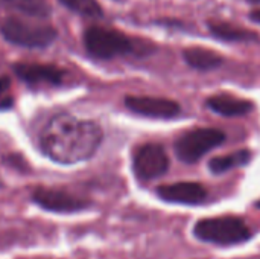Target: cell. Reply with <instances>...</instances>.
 Instances as JSON below:
<instances>
[{
    "instance_id": "9a60e30c",
    "label": "cell",
    "mask_w": 260,
    "mask_h": 259,
    "mask_svg": "<svg viewBox=\"0 0 260 259\" xmlns=\"http://www.w3.org/2000/svg\"><path fill=\"white\" fill-rule=\"evenodd\" d=\"M251 159V154L250 151L247 150H241V151H236V153H232L229 156H221V157H215L210 160L209 163V169L213 172V174H222L232 168H236V166H244L250 162Z\"/></svg>"
},
{
    "instance_id": "4fadbf2b",
    "label": "cell",
    "mask_w": 260,
    "mask_h": 259,
    "mask_svg": "<svg viewBox=\"0 0 260 259\" xmlns=\"http://www.w3.org/2000/svg\"><path fill=\"white\" fill-rule=\"evenodd\" d=\"M183 58L190 67L198 70H213L224 63L218 52L204 47H187L183 50Z\"/></svg>"
},
{
    "instance_id": "277c9868",
    "label": "cell",
    "mask_w": 260,
    "mask_h": 259,
    "mask_svg": "<svg viewBox=\"0 0 260 259\" xmlns=\"http://www.w3.org/2000/svg\"><path fill=\"white\" fill-rule=\"evenodd\" d=\"M3 38L15 46L23 47H46L56 40V29L49 24L29 23L20 18H5L0 23Z\"/></svg>"
},
{
    "instance_id": "7c38bea8",
    "label": "cell",
    "mask_w": 260,
    "mask_h": 259,
    "mask_svg": "<svg viewBox=\"0 0 260 259\" xmlns=\"http://www.w3.org/2000/svg\"><path fill=\"white\" fill-rule=\"evenodd\" d=\"M207 27L210 34L219 40L224 41H251V40H259V35L250 29L236 26L233 23L227 21H216V20H209Z\"/></svg>"
},
{
    "instance_id": "8992f818",
    "label": "cell",
    "mask_w": 260,
    "mask_h": 259,
    "mask_svg": "<svg viewBox=\"0 0 260 259\" xmlns=\"http://www.w3.org/2000/svg\"><path fill=\"white\" fill-rule=\"evenodd\" d=\"M169 168V157L158 143L142 145L133 160V169L140 180H152L163 176Z\"/></svg>"
},
{
    "instance_id": "3957f363",
    "label": "cell",
    "mask_w": 260,
    "mask_h": 259,
    "mask_svg": "<svg viewBox=\"0 0 260 259\" xmlns=\"http://www.w3.org/2000/svg\"><path fill=\"white\" fill-rule=\"evenodd\" d=\"M84 44L90 55L101 60L133 53L137 47L136 41L117 29L90 26L84 32Z\"/></svg>"
},
{
    "instance_id": "52a82bcc",
    "label": "cell",
    "mask_w": 260,
    "mask_h": 259,
    "mask_svg": "<svg viewBox=\"0 0 260 259\" xmlns=\"http://www.w3.org/2000/svg\"><path fill=\"white\" fill-rule=\"evenodd\" d=\"M34 202L46 211L50 212H61V214H72L79 212L88 206L85 200H81L69 192L61 189H49V188H38L34 192Z\"/></svg>"
},
{
    "instance_id": "8fae6325",
    "label": "cell",
    "mask_w": 260,
    "mask_h": 259,
    "mask_svg": "<svg viewBox=\"0 0 260 259\" xmlns=\"http://www.w3.org/2000/svg\"><path fill=\"white\" fill-rule=\"evenodd\" d=\"M207 107L218 114L233 118V116H244L250 113L254 105L250 101L239 99L230 95H215L207 99Z\"/></svg>"
},
{
    "instance_id": "d6986e66",
    "label": "cell",
    "mask_w": 260,
    "mask_h": 259,
    "mask_svg": "<svg viewBox=\"0 0 260 259\" xmlns=\"http://www.w3.org/2000/svg\"><path fill=\"white\" fill-rule=\"evenodd\" d=\"M247 2H250V3H254V5H260V0H247Z\"/></svg>"
},
{
    "instance_id": "ac0fdd59",
    "label": "cell",
    "mask_w": 260,
    "mask_h": 259,
    "mask_svg": "<svg viewBox=\"0 0 260 259\" xmlns=\"http://www.w3.org/2000/svg\"><path fill=\"white\" fill-rule=\"evenodd\" d=\"M250 18H251L253 21H256V23H259L260 24V9H254V11H251Z\"/></svg>"
},
{
    "instance_id": "5bb4252c",
    "label": "cell",
    "mask_w": 260,
    "mask_h": 259,
    "mask_svg": "<svg viewBox=\"0 0 260 259\" xmlns=\"http://www.w3.org/2000/svg\"><path fill=\"white\" fill-rule=\"evenodd\" d=\"M0 6L37 18H46L52 12L46 0H0Z\"/></svg>"
},
{
    "instance_id": "7a4b0ae2",
    "label": "cell",
    "mask_w": 260,
    "mask_h": 259,
    "mask_svg": "<svg viewBox=\"0 0 260 259\" xmlns=\"http://www.w3.org/2000/svg\"><path fill=\"white\" fill-rule=\"evenodd\" d=\"M193 234L198 240L218 246L241 244L251 237L250 227L236 217H215L201 220L195 224Z\"/></svg>"
},
{
    "instance_id": "6da1fadb",
    "label": "cell",
    "mask_w": 260,
    "mask_h": 259,
    "mask_svg": "<svg viewBox=\"0 0 260 259\" xmlns=\"http://www.w3.org/2000/svg\"><path fill=\"white\" fill-rule=\"evenodd\" d=\"M102 137V130L96 122L61 113L46 124L40 142L46 156L53 162L70 165L90 159L98 151Z\"/></svg>"
},
{
    "instance_id": "ffe728a7",
    "label": "cell",
    "mask_w": 260,
    "mask_h": 259,
    "mask_svg": "<svg viewBox=\"0 0 260 259\" xmlns=\"http://www.w3.org/2000/svg\"><path fill=\"white\" fill-rule=\"evenodd\" d=\"M256 206H257V208L260 209V202H257V203H256Z\"/></svg>"
},
{
    "instance_id": "ba28073f",
    "label": "cell",
    "mask_w": 260,
    "mask_h": 259,
    "mask_svg": "<svg viewBox=\"0 0 260 259\" xmlns=\"http://www.w3.org/2000/svg\"><path fill=\"white\" fill-rule=\"evenodd\" d=\"M125 105L137 114L146 118H157V119H169L180 113V104L166 98L126 96Z\"/></svg>"
},
{
    "instance_id": "30bf717a",
    "label": "cell",
    "mask_w": 260,
    "mask_h": 259,
    "mask_svg": "<svg viewBox=\"0 0 260 259\" xmlns=\"http://www.w3.org/2000/svg\"><path fill=\"white\" fill-rule=\"evenodd\" d=\"M157 194L161 200L180 205H198L207 197V191L203 185L193 182H180L157 188Z\"/></svg>"
},
{
    "instance_id": "5b68a950",
    "label": "cell",
    "mask_w": 260,
    "mask_h": 259,
    "mask_svg": "<svg viewBox=\"0 0 260 259\" xmlns=\"http://www.w3.org/2000/svg\"><path fill=\"white\" fill-rule=\"evenodd\" d=\"M225 140V134L216 128H197L183 134L175 142V154L184 163H195Z\"/></svg>"
},
{
    "instance_id": "e0dca14e",
    "label": "cell",
    "mask_w": 260,
    "mask_h": 259,
    "mask_svg": "<svg viewBox=\"0 0 260 259\" xmlns=\"http://www.w3.org/2000/svg\"><path fill=\"white\" fill-rule=\"evenodd\" d=\"M8 90H9V78L2 76L0 78V108H8L12 104V98L6 96Z\"/></svg>"
},
{
    "instance_id": "2e32d148",
    "label": "cell",
    "mask_w": 260,
    "mask_h": 259,
    "mask_svg": "<svg viewBox=\"0 0 260 259\" xmlns=\"http://www.w3.org/2000/svg\"><path fill=\"white\" fill-rule=\"evenodd\" d=\"M67 9L88 18H101L104 15L102 6L98 0H59Z\"/></svg>"
},
{
    "instance_id": "9c48e42d",
    "label": "cell",
    "mask_w": 260,
    "mask_h": 259,
    "mask_svg": "<svg viewBox=\"0 0 260 259\" xmlns=\"http://www.w3.org/2000/svg\"><path fill=\"white\" fill-rule=\"evenodd\" d=\"M14 72L20 79L30 85H58L64 78L61 69L38 63H18L14 66Z\"/></svg>"
}]
</instances>
